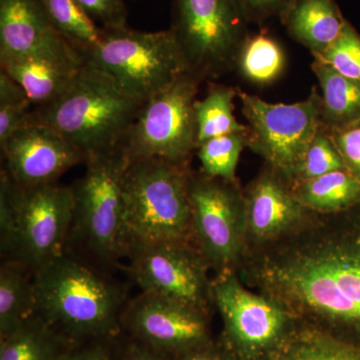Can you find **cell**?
Instances as JSON below:
<instances>
[{"label":"cell","mask_w":360,"mask_h":360,"mask_svg":"<svg viewBox=\"0 0 360 360\" xmlns=\"http://www.w3.org/2000/svg\"><path fill=\"white\" fill-rule=\"evenodd\" d=\"M236 274L302 326L360 347V205L312 213L288 238L248 251Z\"/></svg>","instance_id":"cell-1"},{"label":"cell","mask_w":360,"mask_h":360,"mask_svg":"<svg viewBox=\"0 0 360 360\" xmlns=\"http://www.w3.org/2000/svg\"><path fill=\"white\" fill-rule=\"evenodd\" d=\"M37 314L75 343L122 335L127 293L108 274L70 251L33 272Z\"/></svg>","instance_id":"cell-2"},{"label":"cell","mask_w":360,"mask_h":360,"mask_svg":"<svg viewBox=\"0 0 360 360\" xmlns=\"http://www.w3.org/2000/svg\"><path fill=\"white\" fill-rule=\"evenodd\" d=\"M191 163L163 158L129 160L123 179L124 258L141 246L193 243Z\"/></svg>","instance_id":"cell-3"},{"label":"cell","mask_w":360,"mask_h":360,"mask_svg":"<svg viewBox=\"0 0 360 360\" xmlns=\"http://www.w3.org/2000/svg\"><path fill=\"white\" fill-rule=\"evenodd\" d=\"M142 104L84 63L65 94L33 110V118L65 137L86 162L122 146Z\"/></svg>","instance_id":"cell-4"},{"label":"cell","mask_w":360,"mask_h":360,"mask_svg":"<svg viewBox=\"0 0 360 360\" xmlns=\"http://www.w3.org/2000/svg\"><path fill=\"white\" fill-rule=\"evenodd\" d=\"M84 176L71 186L73 219L65 251L77 250L101 269L124 258L123 179L129 158L122 146L85 162Z\"/></svg>","instance_id":"cell-5"},{"label":"cell","mask_w":360,"mask_h":360,"mask_svg":"<svg viewBox=\"0 0 360 360\" xmlns=\"http://www.w3.org/2000/svg\"><path fill=\"white\" fill-rule=\"evenodd\" d=\"M84 63L103 71L122 91L141 103L188 72L172 30L144 32L127 26L101 28Z\"/></svg>","instance_id":"cell-6"},{"label":"cell","mask_w":360,"mask_h":360,"mask_svg":"<svg viewBox=\"0 0 360 360\" xmlns=\"http://www.w3.org/2000/svg\"><path fill=\"white\" fill-rule=\"evenodd\" d=\"M250 25L240 0H174L169 30L188 72L205 82L236 70Z\"/></svg>","instance_id":"cell-7"},{"label":"cell","mask_w":360,"mask_h":360,"mask_svg":"<svg viewBox=\"0 0 360 360\" xmlns=\"http://www.w3.org/2000/svg\"><path fill=\"white\" fill-rule=\"evenodd\" d=\"M215 310L224 321L222 342L238 360H265L300 326L274 298L248 288L236 272L212 278Z\"/></svg>","instance_id":"cell-8"},{"label":"cell","mask_w":360,"mask_h":360,"mask_svg":"<svg viewBox=\"0 0 360 360\" xmlns=\"http://www.w3.org/2000/svg\"><path fill=\"white\" fill-rule=\"evenodd\" d=\"M248 122V148L290 186L310 142L321 129V96L317 89L300 103H269L238 89Z\"/></svg>","instance_id":"cell-9"},{"label":"cell","mask_w":360,"mask_h":360,"mask_svg":"<svg viewBox=\"0 0 360 360\" xmlns=\"http://www.w3.org/2000/svg\"><path fill=\"white\" fill-rule=\"evenodd\" d=\"M201 82L186 72L142 104L122 144L129 161L156 158L191 163L198 148L194 103Z\"/></svg>","instance_id":"cell-10"},{"label":"cell","mask_w":360,"mask_h":360,"mask_svg":"<svg viewBox=\"0 0 360 360\" xmlns=\"http://www.w3.org/2000/svg\"><path fill=\"white\" fill-rule=\"evenodd\" d=\"M193 245L217 274L238 272L245 255V191L238 179L191 170Z\"/></svg>","instance_id":"cell-11"},{"label":"cell","mask_w":360,"mask_h":360,"mask_svg":"<svg viewBox=\"0 0 360 360\" xmlns=\"http://www.w3.org/2000/svg\"><path fill=\"white\" fill-rule=\"evenodd\" d=\"M124 267L141 292L160 296L212 317L215 310L210 265L188 241L141 246Z\"/></svg>","instance_id":"cell-12"},{"label":"cell","mask_w":360,"mask_h":360,"mask_svg":"<svg viewBox=\"0 0 360 360\" xmlns=\"http://www.w3.org/2000/svg\"><path fill=\"white\" fill-rule=\"evenodd\" d=\"M13 188L16 239L11 260L33 274L65 252L73 219L72 189L58 182L21 187L13 181Z\"/></svg>","instance_id":"cell-13"},{"label":"cell","mask_w":360,"mask_h":360,"mask_svg":"<svg viewBox=\"0 0 360 360\" xmlns=\"http://www.w3.org/2000/svg\"><path fill=\"white\" fill-rule=\"evenodd\" d=\"M210 321L198 310L141 292L127 302L122 326L125 335L172 359L213 340Z\"/></svg>","instance_id":"cell-14"},{"label":"cell","mask_w":360,"mask_h":360,"mask_svg":"<svg viewBox=\"0 0 360 360\" xmlns=\"http://www.w3.org/2000/svg\"><path fill=\"white\" fill-rule=\"evenodd\" d=\"M4 168L14 184L33 187L58 182L84 155L56 130L33 118L0 143Z\"/></svg>","instance_id":"cell-15"},{"label":"cell","mask_w":360,"mask_h":360,"mask_svg":"<svg viewBox=\"0 0 360 360\" xmlns=\"http://www.w3.org/2000/svg\"><path fill=\"white\" fill-rule=\"evenodd\" d=\"M243 191L245 253L288 238L314 213L296 200L290 184L265 165Z\"/></svg>","instance_id":"cell-16"},{"label":"cell","mask_w":360,"mask_h":360,"mask_svg":"<svg viewBox=\"0 0 360 360\" xmlns=\"http://www.w3.org/2000/svg\"><path fill=\"white\" fill-rule=\"evenodd\" d=\"M0 56H35L84 65L82 52L51 25L41 0H0Z\"/></svg>","instance_id":"cell-17"},{"label":"cell","mask_w":360,"mask_h":360,"mask_svg":"<svg viewBox=\"0 0 360 360\" xmlns=\"http://www.w3.org/2000/svg\"><path fill=\"white\" fill-rule=\"evenodd\" d=\"M281 22L316 58L340 37L347 20L335 0H295Z\"/></svg>","instance_id":"cell-18"},{"label":"cell","mask_w":360,"mask_h":360,"mask_svg":"<svg viewBox=\"0 0 360 360\" xmlns=\"http://www.w3.org/2000/svg\"><path fill=\"white\" fill-rule=\"evenodd\" d=\"M0 65L2 71L25 89L32 105L37 108L63 96L84 66L35 56H0Z\"/></svg>","instance_id":"cell-19"},{"label":"cell","mask_w":360,"mask_h":360,"mask_svg":"<svg viewBox=\"0 0 360 360\" xmlns=\"http://www.w3.org/2000/svg\"><path fill=\"white\" fill-rule=\"evenodd\" d=\"M311 70L321 90V123L328 130L345 129L360 122V80L340 75L321 59Z\"/></svg>","instance_id":"cell-20"},{"label":"cell","mask_w":360,"mask_h":360,"mask_svg":"<svg viewBox=\"0 0 360 360\" xmlns=\"http://www.w3.org/2000/svg\"><path fill=\"white\" fill-rule=\"evenodd\" d=\"M77 345L35 314L0 338V360H59Z\"/></svg>","instance_id":"cell-21"},{"label":"cell","mask_w":360,"mask_h":360,"mask_svg":"<svg viewBox=\"0 0 360 360\" xmlns=\"http://www.w3.org/2000/svg\"><path fill=\"white\" fill-rule=\"evenodd\" d=\"M296 200L321 214L345 212L360 205V180L347 170H338L291 186Z\"/></svg>","instance_id":"cell-22"},{"label":"cell","mask_w":360,"mask_h":360,"mask_svg":"<svg viewBox=\"0 0 360 360\" xmlns=\"http://www.w3.org/2000/svg\"><path fill=\"white\" fill-rule=\"evenodd\" d=\"M37 314L33 274L15 260L0 267V338Z\"/></svg>","instance_id":"cell-23"},{"label":"cell","mask_w":360,"mask_h":360,"mask_svg":"<svg viewBox=\"0 0 360 360\" xmlns=\"http://www.w3.org/2000/svg\"><path fill=\"white\" fill-rule=\"evenodd\" d=\"M238 89L222 84L210 85L207 96L194 103L198 146L213 137L238 132H248V125L233 115L234 98Z\"/></svg>","instance_id":"cell-24"},{"label":"cell","mask_w":360,"mask_h":360,"mask_svg":"<svg viewBox=\"0 0 360 360\" xmlns=\"http://www.w3.org/2000/svg\"><path fill=\"white\" fill-rule=\"evenodd\" d=\"M265 360H360V347L300 324L290 340Z\"/></svg>","instance_id":"cell-25"},{"label":"cell","mask_w":360,"mask_h":360,"mask_svg":"<svg viewBox=\"0 0 360 360\" xmlns=\"http://www.w3.org/2000/svg\"><path fill=\"white\" fill-rule=\"evenodd\" d=\"M41 4L56 32L82 56L101 39L103 30L77 0H41Z\"/></svg>","instance_id":"cell-26"},{"label":"cell","mask_w":360,"mask_h":360,"mask_svg":"<svg viewBox=\"0 0 360 360\" xmlns=\"http://www.w3.org/2000/svg\"><path fill=\"white\" fill-rule=\"evenodd\" d=\"M285 66L281 45L266 32L251 35L241 49L238 68L253 84H269L281 77Z\"/></svg>","instance_id":"cell-27"},{"label":"cell","mask_w":360,"mask_h":360,"mask_svg":"<svg viewBox=\"0 0 360 360\" xmlns=\"http://www.w3.org/2000/svg\"><path fill=\"white\" fill-rule=\"evenodd\" d=\"M248 131L220 135L198 144L195 155L200 172L214 179H238L236 169L243 148H248Z\"/></svg>","instance_id":"cell-28"},{"label":"cell","mask_w":360,"mask_h":360,"mask_svg":"<svg viewBox=\"0 0 360 360\" xmlns=\"http://www.w3.org/2000/svg\"><path fill=\"white\" fill-rule=\"evenodd\" d=\"M32 103L25 89L8 75L0 77V143L32 122Z\"/></svg>","instance_id":"cell-29"},{"label":"cell","mask_w":360,"mask_h":360,"mask_svg":"<svg viewBox=\"0 0 360 360\" xmlns=\"http://www.w3.org/2000/svg\"><path fill=\"white\" fill-rule=\"evenodd\" d=\"M338 170H347V168L328 130L321 125L310 142L291 186Z\"/></svg>","instance_id":"cell-30"},{"label":"cell","mask_w":360,"mask_h":360,"mask_svg":"<svg viewBox=\"0 0 360 360\" xmlns=\"http://www.w3.org/2000/svg\"><path fill=\"white\" fill-rule=\"evenodd\" d=\"M314 58L321 59L345 77L360 80V33L347 20L340 37Z\"/></svg>","instance_id":"cell-31"},{"label":"cell","mask_w":360,"mask_h":360,"mask_svg":"<svg viewBox=\"0 0 360 360\" xmlns=\"http://www.w3.org/2000/svg\"><path fill=\"white\" fill-rule=\"evenodd\" d=\"M16 213L13 181L1 169L0 176V252L4 260H11L15 250Z\"/></svg>","instance_id":"cell-32"},{"label":"cell","mask_w":360,"mask_h":360,"mask_svg":"<svg viewBox=\"0 0 360 360\" xmlns=\"http://www.w3.org/2000/svg\"><path fill=\"white\" fill-rule=\"evenodd\" d=\"M328 132L347 172L360 180V122Z\"/></svg>","instance_id":"cell-33"},{"label":"cell","mask_w":360,"mask_h":360,"mask_svg":"<svg viewBox=\"0 0 360 360\" xmlns=\"http://www.w3.org/2000/svg\"><path fill=\"white\" fill-rule=\"evenodd\" d=\"M101 28H118L127 26V8L125 0H77Z\"/></svg>","instance_id":"cell-34"},{"label":"cell","mask_w":360,"mask_h":360,"mask_svg":"<svg viewBox=\"0 0 360 360\" xmlns=\"http://www.w3.org/2000/svg\"><path fill=\"white\" fill-rule=\"evenodd\" d=\"M250 25H262L272 18L283 20L295 0H240Z\"/></svg>","instance_id":"cell-35"},{"label":"cell","mask_w":360,"mask_h":360,"mask_svg":"<svg viewBox=\"0 0 360 360\" xmlns=\"http://www.w3.org/2000/svg\"><path fill=\"white\" fill-rule=\"evenodd\" d=\"M118 338L77 343L59 360H115Z\"/></svg>","instance_id":"cell-36"},{"label":"cell","mask_w":360,"mask_h":360,"mask_svg":"<svg viewBox=\"0 0 360 360\" xmlns=\"http://www.w3.org/2000/svg\"><path fill=\"white\" fill-rule=\"evenodd\" d=\"M115 360H170L156 354L150 348L144 347L129 336L123 335L117 340Z\"/></svg>","instance_id":"cell-37"},{"label":"cell","mask_w":360,"mask_h":360,"mask_svg":"<svg viewBox=\"0 0 360 360\" xmlns=\"http://www.w3.org/2000/svg\"><path fill=\"white\" fill-rule=\"evenodd\" d=\"M170 360H238L221 340L210 341L202 347L180 354Z\"/></svg>","instance_id":"cell-38"}]
</instances>
